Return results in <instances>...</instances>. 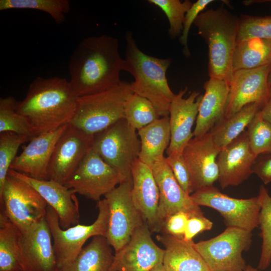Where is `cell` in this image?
Segmentation results:
<instances>
[{
  "instance_id": "cell-6",
  "label": "cell",
  "mask_w": 271,
  "mask_h": 271,
  "mask_svg": "<svg viewBox=\"0 0 271 271\" xmlns=\"http://www.w3.org/2000/svg\"><path fill=\"white\" fill-rule=\"evenodd\" d=\"M98 214L90 225L78 224L67 229L60 226L56 212L48 205L45 218L49 226L55 251L57 268L63 271L75 260L85 242L97 235L106 237L109 210L105 198L97 202Z\"/></svg>"
},
{
  "instance_id": "cell-31",
  "label": "cell",
  "mask_w": 271,
  "mask_h": 271,
  "mask_svg": "<svg viewBox=\"0 0 271 271\" xmlns=\"http://www.w3.org/2000/svg\"><path fill=\"white\" fill-rule=\"evenodd\" d=\"M68 0H0V11L12 9L38 10L49 14L58 24L65 21L70 11Z\"/></svg>"
},
{
  "instance_id": "cell-37",
  "label": "cell",
  "mask_w": 271,
  "mask_h": 271,
  "mask_svg": "<svg viewBox=\"0 0 271 271\" xmlns=\"http://www.w3.org/2000/svg\"><path fill=\"white\" fill-rule=\"evenodd\" d=\"M148 2L159 8L165 14L169 23V34L172 39L182 34L185 14L193 3L186 0H149Z\"/></svg>"
},
{
  "instance_id": "cell-22",
  "label": "cell",
  "mask_w": 271,
  "mask_h": 271,
  "mask_svg": "<svg viewBox=\"0 0 271 271\" xmlns=\"http://www.w3.org/2000/svg\"><path fill=\"white\" fill-rule=\"evenodd\" d=\"M256 157L249 147L246 130L222 148L217 159L221 187L237 186L246 180L252 174Z\"/></svg>"
},
{
  "instance_id": "cell-15",
  "label": "cell",
  "mask_w": 271,
  "mask_h": 271,
  "mask_svg": "<svg viewBox=\"0 0 271 271\" xmlns=\"http://www.w3.org/2000/svg\"><path fill=\"white\" fill-rule=\"evenodd\" d=\"M52 239L45 217L20 232L18 251L22 271H54L57 268Z\"/></svg>"
},
{
  "instance_id": "cell-43",
  "label": "cell",
  "mask_w": 271,
  "mask_h": 271,
  "mask_svg": "<svg viewBox=\"0 0 271 271\" xmlns=\"http://www.w3.org/2000/svg\"><path fill=\"white\" fill-rule=\"evenodd\" d=\"M252 172L264 184L271 182V154H262L257 156L252 165Z\"/></svg>"
},
{
  "instance_id": "cell-20",
  "label": "cell",
  "mask_w": 271,
  "mask_h": 271,
  "mask_svg": "<svg viewBox=\"0 0 271 271\" xmlns=\"http://www.w3.org/2000/svg\"><path fill=\"white\" fill-rule=\"evenodd\" d=\"M159 191L158 217L162 226L171 215L184 211L195 215H204L200 206L193 202L190 195L181 187L166 157L151 168Z\"/></svg>"
},
{
  "instance_id": "cell-46",
  "label": "cell",
  "mask_w": 271,
  "mask_h": 271,
  "mask_svg": "<svg viewBox=\"0 0 271 271\" xmlns=\"http://www.w3.org/2000/svg\"><path fill=\"white\" fill-rule=\"evenodd\" d=\"M243 271H262L258 268H254L250 265H247L246 268Z\"/></svg>"
},
{
  "instance_id": "cell-40",
  "label": "cell",
  "mask_w": 271,
  "mask_h": 271,
  "mask_svg": "<svg viewBox=\"0 0 271 271\" xmlns=\"http://www.w3.org/2000/svg\"><path fill=\"white\" fill-rule=\"evenodd\" d=\"M213 1V0H198L192 4L185 14L183 30L179 41L183 47V54L186 57L190 55L188 46V38L190 28L198 16L204 11L207 5Z\"/></svg>"
},
{
  "instance_id": "cell-44",
  "label": "cell",
  "mask_w": 271,
  "mask_h": 271,
  "mask_svg": "<svg viewBox=\"0 0 271 271\" xmlns=\"http://www.w3.org/2000/svg\"><path fill=\"white\" fill-rule=\"evenodd\" d=\"M259 112L264 120L271 123V93L266 102Z\"/></svg>"
},
{
  "instance_id": "cell-47",
  "label": "cell",
  "mask_w": 271,
  "mask_h": 271,
  "mask_svg": "<svg viewBox=\"0 0 271 271\" xmlns=\"http://www.w3.org/2000/svg\"><path fill=\"white\" fill-rule=\"evenodd\" d=\"M268 81L269 85L271 86V68L268 77Z\"/></svg>"
},
{
  "instance_id": "cell-28",
  "label": "cell",
  "mask_w": 271,
  "mask_h": 271,
  "mask_svg": "<svg viewBox=\"0 0 271 271\" xmlns=\"http://www.w3.org/2000/svg\"><path fill=\"white\" fill-rule=\"evenodd\" d=\"M260 109L258 104L250 103L232 115L224 117L209 131L215 144L221 149L237 138Z\"/></svg>"
},
{
  "instance_id": "cell-36",
  "label": "cell",
  "mask_w": 271,
  "mask_h": 271,
  "mask_svg": "<svg viewBox=\"0 0 271 271\" xmlns=\"http://www.w3.org/2000/svg\"><path fill=\"white\" fill-rule=\"evenodd\" d=\"M259 111L246 130L249 147L256 157L271 154V123L262 118Z\"/></svg>"
},
{
  "instance_id": "cell-33",
  "label": "cell",
  "mask_w": 271,
  "mask_h": 271,
  "mask_svg": "<svg viewBox=\"0 0 271 271\" xmlns=\"http://www.w3.org/2000/svg\"><path fill=\"white\" fill-rule=\"evenodd\" d=\"M258 196L260 202L259 226L262 243L257 268L262 270L271 263V196L263 185L260 186Z\"/></svg>"
},
{
  "instance_id": "cell-32",
  "label": "cell",
  "mask_w": 271,
  "mask_h": 271,
  "mask_svg": "<svg viewBox=\"0 0 271 271\" xmlns=\"http://www.w3.org/2000/svg\"><path fill=\"white\" fill-rule=\"evenodd\" d=\"M124 115L128 123L137 130L161 117L148 99L133 93L125 103Z\"/></svg>"
},
{
  "instance_id": "cell-24",
  "label": "cell",
  "mask_w": 271,
  "mask_h": 271,
  "mask_svg": "<svg viewBox=\"0 0 271 271\" xmlns=\"http://www.w3.org/2000/svg\"><path fill=\"white\" fill-rule=\"evenodd\" d=\"M205 93L200 100L193 137L209 132L225 116L229 94L225 80L210 78L204 84Z\"/></svg>"
},
{
  "instance_id": "cell-2",
  "label": "cell",
  "mask_w": 271,
  "mask_h": 271,
  "mask_svg": "<svg viewBox=\"0 0 271 271\" xmlns=\"http://www.w3.org/2000/svg\"><path fill=\"white\" fill-rule=\"evenodd\" d=\"M78 98L65 78L38 77L30 84L24 99L18 101L17 111L35 136L69 123Z\"/></svg>"
},
{
  "instance_id": "cell-1",
  "label": "cell",
  "mask_w": 271,
  "mask_h": 271,
  "mask_svg": "<svg viewBox=\"0 0 271 271\" xmlns=\"http://www.w3.org/2000/svg\"><path fill=\"white\" fill-rule=\"evenodd\" d=\"M118 41L107 35L84 38L76 47L69 62L70 83L78 97L101 92L121 83L120 73L127 72L120 56Z\"/></svg>"
},
{
  "instance_id": "cell-9",
  "label": "cell",
  "mask_w": 271,
  "mask_h": 271,
  "mask_svg": "<svg viewBox=\"0 0 271 271\" xmlns=\"http://www.w3.org/2000/svg\"><path fill=\"white\" fill-rule=\"evenodd\" d=\"M0 203L2 211L21 232L45 218L48 206L31 186L9 175L0 192Z\"/></svg>"
},
{
  "instance_id": "cell-23",
  "label": "cell",
  "mask_w": 271,
  "mask_h": 271,
  "mask_svg": "<svg viewBox=\"0 0 271 271\" xmlns=\"http://www.w3.org/2000/svg\"><path fill=\"white\" fill-rule=\"evenodd\" d=\"M131 195L136 208L152 232L162 231L158 217L159 191L152 169L139 159L131 168Z\"/></svg>"
},
{
  "instance_id": "cell-18",
  "label": "cell",
  "mask_w": 271,
  "mask_h": 271,
  "mask_svg": "<svg viewBox=\"0 0 271 271\" xmlns=\"http://www.w3.org/2000/svg\"><path fill=\"white\" fill-rule=\"evenodd\" d=\"M220 150L209 132L193 138L185 147L182 154L191 174L194 191L212 186L218 181L217 159Z\"/></svg>"
},
{
  "instance_id": "cell-27",
  "label": "cell",
  "mask_w": 271,
  "mask_h": 271,
  "mask_svg": "<svg viewBox=\"0 0 271 271\" xmlns=\"http://www.w3.org/2000/svg\"><path fill=\"white\" fill-rule=\"evenodd\" d=\"M110 246L106 237H93L73 262L63 271H112L114 254Z\"/></svg>"
},
{
  "instance_id": "cell-34",
  "label": "cell",
  "mask_w": 271,
  "mask_h": 271,
  "mask_svg": "<svg viewBox=\"0 0 271 271\" xmlns=\"http://www.w3.org/2000/svg\"><path fill=\"white\" fill-rule=\"evenodd\" d=\"M18 103L11 96L0 98V133L11 131L33 138L35 136L28 121L17 111Z\"/></svg>"
},
{
  "instance_id": "cell-14",
  "label": "cell",
  "mask_w": 271,
  "mask_h": 271,
  "mask_svg": "<svg viewBox=\"0 0 271 271\" xmlns=\"http://www.w3.org/2000/svg\"><path fill=\"white\" fill-rule=\"evenodd\" d=\"M271 63L263 66L234 71L229 85V94L225 112L228 117L246 105L256 103L261 108L271 93L268 77Z\"/></svg>"
},
{
  "instance_id": "cell-38",
  "label": "cell",
  "mask_w": 271,
  "mask_h": 271,
  "mask_svg": "<svg viewBox=\"0 0 271 271\" xmlns=\"http://www.w3.org/2000/svg\"><path fill=\"white\" fill-rule=\"evenodd\" d=\"M254 38L271 40V16L240 15L236 42Z\"/></svg>"
},
{
  "instance_id": "cell-25",
  "label": "cell",
  "mask_w": 271,
  "mask_h": 271,
  "mask_svg": "<svg viewBox=\"0 0 271 271\" xmlns=\"http://www.w3.org/2000/svg\"><path fill=\"white\" fill-rule=\"evenodd\" d=\"M156 238L165 247L163 264L167 271H210L193 241L163 233Z\"/></svg>"
},
{
  "instance_id": "cell-17",
  "label": "cell",
  "mask_w": 271,
  "mask_h": 271,
  "mask_svg": "<svg viewBox=\"0 0 271 271\" xmlns=\"http://www.w3.org/2000/svg\"><path fill=\"white\" fill-rule=\"evenodd\" d=\"M68 124L32 138L23 147V151L15 158L10 169L36 179L49 180V168L54 148Z\"/></svg>"
},
{
  "instance_id": "cell-39",
  "label": "cell",
  "mask_w": 271,
  "mask_h": 271,
  "mask_svg": "<svg viewBox=\"0 0 271 271\" xmlns=\"http://www.w3.org/2000/svg\"><path fill=\"white\" fill-rule=\"evenodd\" d=\"M166 161L182 189L189 195L192 194L194 189L192 178L183 154L173 153L166 157Z\"/></svg>"
},
{
  "instance_id": "cell-26",
  "label": "cell",
  "mask_w": 271,
  "mask_h": 271,
  "mask_svg": "<svg viewBox=\"0 0 271 271\" xmlns=\"http://www.w3.org/2000/svg\"><path fill=\"white\" fill-rule=\"evenodd\" d=\"M141 141L139 159L151 168L162 161L171 140L169 117H162L138 130Z\"/></svg>"
},
{
  "instance_id": "cell-48",
  "label": "cell",
  "mask_w": 271,
  "mask_h": 271,
  "mask_svg": "<svg viewBox=\"0 0 271 271\" xmlns=\"http://www.w3.org/2000/svg\"><path fill=\"white\" fill-rule=\"evenodd\" d=\"M54 271H61V270H60V269H58V268H56Z\"/></svg>"
},
{
  "instance_id": "cell-42",
  "label": "cell",
  "mask_w": 271,
  "mask_h": 271,
  "mask_svg": "<svg viewBox=\"0 0 271 271\" xmlns=\"http://www.w3.org/2000/svg\"><path fill=\"white\" fill-rule=\"evenodd\" d=\"M213 223L204 215L191 216L188 220L183 239L187 242L193 241L198 233L210 230Z\"/></svg>"
},
{
  "instance_id": "cell-45",
  "label": "cell",
  "mask_w": 271,
  "mask_h": 271,
  "mask_svg": "<svg viewBox=\"0 0 271 271\" xmlns=\"http://www.w3.org/2000/svg\"><path fill=\"white\" fill-rule=\"evenodd\" d=\"M151 271H167L163 265V263H161L158 266H157L156 267H155L154 269H153Z\"/></svg>"
},
{
  "instance_id": "cell-35",
  "label": "cell",
  "mask_w": 271,
  "mask_h": 271,
  "mask_svg": "<svg viewBox=\"0 0 271 271\" xmlns=\"http://www.w3.org/2000/svg\"><path fill=\"white\" fill-rule=\"evenodd\" d=\"M32 138L11 131L0 133V192L20 147Z\"/></svg>"
},
{
  "instance_id": "cell-30",
  "label": "cell",
  "mask_w": 271,
  "mask_h": 271,
  "mask_svg": "<svg viewBox=\"0 0 271 271\" xmlns=\"http://www.w3.org/2000/svg\"><path fill=\"white\" fill-rule=\"evenodd\" d=\"M20 231L0 213V271H22L19 259L18 242Z\"/></svg>"
},
{
  "instance_id": "cell-7",
  "label": "cell",
  "mask_w": 271,
  "mask_h": 271,
  "mask_svg": "<svg viewBox=\"0 0 271 271\" xmlns=\"http://www.w3.org/2000/svg\"><path fill=\"white\" fill-rule=\"evenodd\" d=\"M92 149L118 172L122 182L132 180L131 168L139 159L141 141L124 118L95 134Z\"/></svg>"
},
{
  "instance_id": "cell-49",
  "label": "cell",
  "mask_w": 271,
  "mask_h": 271,
  "mask_svg": "<svg viewBox=\"0 0 271 271\" xmlns=\"http://www.w3.org/2000/svg\"><path fill=\"white\" fill-rule=\"evenodd\" d=\"M271 2V1H264V2Z\"/></svg>"
},
{
  "instance_id": "cell-21",
  "label": "cell",
  "mask_w": 271,
  "mask_h": 271,
  "mask_svg": "<svg viewBox=\"0 0 271 271\" xmlns=\"http://www.w3.org/2000/svg\"><path fill=\"white\" fill-rule=\"evenodd\" d=\"M187 87L181 89L175 94L169 107V123L171 140L166 150L167 155L173 153L182 154L184 149L193 138L192 128L198 112L202 95L194 91L184 97Z\"/></svg>"
},
{
  "instance_id": "cell-5",
  "label": "cell",
  "mask_w": 271,
  "mask_h": 271,
  "mask_svg": "<svg viewBox=\"0 0 271 271\" xmlns=\"http://www.w3.org/2000/svg\"><path fill=\"white\" fill-rule=\"evenodd\" d=\"M133 93L131 83L122 81L106 91L78 97L75 113L69 123L94 136L124 118L125 103Z\"/></svg>"
},
{
  "instance_id": "cell-13",
  "label": "cell",
  "mask_w": 271,
  "mask_h": 271,
  "mask_svg": "<svg viewBox=\"0 0 271 271\" xmlns=\"http://www.w3.org/2000/svg\"><path fill=\"white\" fill-rule=\"evenodd\" d=\"M94 139V135L69 123L54 148L49 168V179L65 185L92 148Z\"/></svg>"
},
{
  "instance_id": "cell-3",
  "label": "cell",
  "mask_w": 271,
  "mask_h": 271,
  "mask_svg": "<svg viewBox=\"0 0 271 271\" xmlns=\"http://www.w3.org/2000/svg\"><path fill=\"white\" fill-rule=\"evenodd\" d=\"M239 17L223 7L202 12L194 24L208 47L209 78L228 84L234 72L232 58L236 44Z\"/></svg>"
},
{
  "instance_id": "cell-11",
  "label": "cell",
  "mask_w": 271,
  "mask_h": 271,
  "mask_svg": "<svg viewBox=\"0 0 271 271\" xmlns=\"http://www.w3.org/2000/svg\"><path fill=\"white\" fill-rule=\"evenodd\" d=\"M190 196L196 205L217 211L227 227L252 231L259 226L260 202L258 196L248 199L234 198L212 186L197 190Z\"/></svg>"
},
{
  "instance_id": "cell-8",
  "label": "cell",
  "mask_w": 271,
  "mask_h": 271,
  "mask_svg": "<svg viewBox=\"0 0 271 271\" xmlns=\"http://www.w3.org/2000/svg\"><path fill=\"white\" fill-rule=\"evenodd\" d=\"M252 231L228 227L219 235L194 244L210 271H243L242 252L249 249Z\"/></svg>"
},
{
  "instance_id": "cell-19",
  "label": "cell",
  "mask_w": 271,
  "mask_h": 271,
  "mask_svg": "<svg viewBox=\"0 0 271 271\" xmlns=\"http://www.w3.org/2000/svg\"><path fill=\"white\" fill-rule=\"evenodd\" d=\"M8 175L24 181L35 189L56 212L62 228L79 224V202L72 189L52 180L36 179L11 169Z\"/></svg>"
},
{
  "instance_id": "cell-4",
  "label": "cell",
  "mask_w": 271,
  "mask_h": 271,
  "mask_svg": "<svg viewBox=\"0 0 271 271\" xmlns=\"http://www.w3.org/2000/svg\"><path fill=\"white\" fill-rule=\"evenodd\" d=\"M125 58L127 70L134 77L131 83L133 93L148 99L159 115L169 116L170 103L175 96L170 89L166 73L170 58H158L143 52L138 47L132 34L127 32Z\"/></svg>"
},
{
  "instance_id": "cell-10",
  "label": "cell",
  "mask_w": 271,
  "mask_h": 271,
  "mask_svg": "<svg viewBox=\"0 0 271 271\" xmlns=\"http://www.w3.org/2000/svg\"><path fill=\"white\" fill-rule=\"evenodd\" d=\"M132 180L121 183L104 196L109 210L106 238L115 252L122 249L145 223L131 195Z\"/></svg>"
},
{
  "instance_id": "cell-41",
  "label": "cell",
  "mask_w": 271,
  "mask_h": 271,
  "mask_svg": "<svg viewBox=\"0 0 271 271\" xmlns=\"http://www.w3.org/2000/svg\"><path fill=\"white\" fill-rule=\"evenodd\" d=\"M193 215L184 211L171 215L165 220L161 231L163 233L183 239L188 220Z\"/></svg>"
},
{
  "instance_id": "cell-12",
  "label": "cell",
  "mask_w": 271,
  "mask_h": 271,
  "mask_svg": "<svg viewBox=\"0 0 271 271\" xmlns=\"http://www.w3.org/2000/svg\"><path fill=\"white\" fill-rule=\"evenodd\" d=\"M121 183L118 172L92 148L65 185L76 193L97 202Z\"/></svg>"
},
{
  "instance_id": "cell-29",
  "label": "cell",
  "mask_w": 271,
  "mask_h": 271,
  "mask_svg": "<svg viewBox=\"0 0 271 271\" xmlns=\"http://www.w3.org/2000/svg\"><path fill=\"white\" fill-rule=\"evenodd\" d=\"M270 63L271 40L254 38L236 42L232 58L233 71Z\"/></svg>"
},
{
  "instance_id": "cell-16",
  "label": "cell",
  "mask_w": 271,
  "mask_h": 271,
  "mask_svg": "<svg viewBox=\"0 0 271 271\" xmlns=\"http://www.w3.org/2000/svg\"><path fill=\"white\" fill-rule=\"evenodd\" d=\"M164 253V249L154 241L145 223L122 249L115 252L112 271H151L163 263Z\"/></svg>"
}]
</instances>
